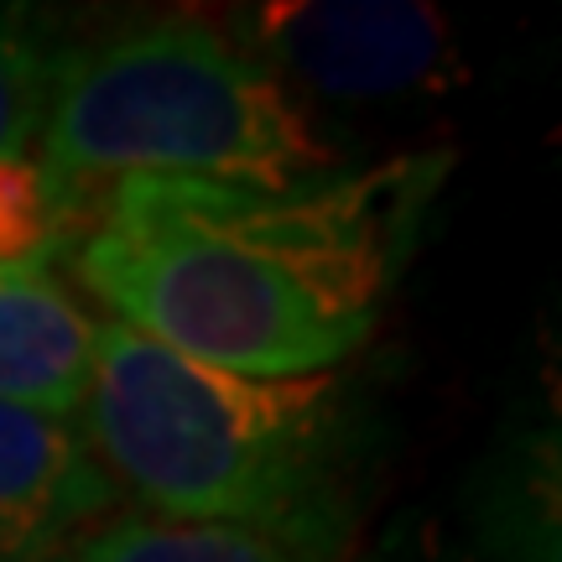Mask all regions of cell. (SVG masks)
I'll list each match as a JSON object with an SVG mask.
<instances>
[{
    "mask_svg": "<svg viewBox=\"0 0 562 562\" xmlns=\"http://www.w3.org/2000/svg\"><path fill=\"white\" fill-rule=\"evenodd\" d=\"M115 505L79 427L0 406V562H42Z\"/></svg>",
    "mask_w": 562,
    "mask_h": 562,
    "instance_id": "cell-5",
    "label": "cell"
},
{
    "mask_svg": "<svg viewBox=\"0 0 562 562\" xmlns=\"http://www.w3.org/2000/svg\"><path fill=\"white\" fill-rule=\"evenodd\" d=\"M37 167L68 224L121 182L292 188L339 172L292 89L203 21H151L68 53Z\"/></svg>",
    "mask_w": 562,
    "mask_h": 562,
    "instance_id": "cell-3",
    "label": "cell"
},
{
    "mask_svg": "<svg viewBox=\"0 0 562 562\" xmlns=\"http://www.w3.org/2000/svg\"><path fill=\"white\" fill-rule=\"evenodd\" d=\"M68 229L74 224L53 199L37 157L0 161V266H47Z\"/></svg>",
    "mask_w": 562,
    "mask_h": 562,
    "instance_id": "cell-10",
    "label": "cell"
},
{
    "mask_svg": "<svg viewBox=\"0 0 562 562\" xmlns=\"http://www.w3.org/2000/svg\"><path fill=\"white\" fill-rule=\"evenodd\" d=\"M448 157L292 188L121 182L79 281L131 334L250 381L328 375L385 313Z\"/></svg>",
    "mask_w": 562,
    "mask_h": 562,
    "instance_id": "cell-1",
    "label": "cell"
},
{
    "mask_svg": "<svg viewBox=\"0 0 562 562\" xmlns=\"http://www.w3.org/2000/svg\"><path fill=\"white\" fill-rule=\"evenodd\" d=\"M381 562H459V558H442V552H432V547H396V552H385Z\"/></svg>",
    "mask_w": 562,
    "mask_h": 562,
    "instance_id": "cell-11",
    "label": "cell"
},
{
    "mask_svg": "<svg viewBox=\"0 0 562 562\" xmlns=\"http://www.w3.org/2000/svg\"><path fill=\"white\" fill-rule=\"evenodd\" d=\"M100 323L47 266H0V406L74 422Z\"/></svg>",
    "mask_w": 562,
    "mask_h": 562,
    "instance_id": "cell-6",
    "label": "cell"
},
{
    "mask_svg": "<svg viewBox=\"0 0 562 562\" xmlns=\"http://www.w3.org/2000/svg\"><path fill=\"white\" fill-rule=\"evenodd\" d=\"M74 562H334L297 542L245 526L199 521H110L74 542Z\"/></svg>",
    "mask_w": 562,
    "mask_h": 562,
    "instance_id": "cell-8",
    "label": "cell"
},
{
    "mask_svg": "<svg viewBox=\"0 0 562 562\" xmlns=\"http://www.w3.org/2000/svg\"><path fill=\"white\" fill-rule=\"evenodd\" d=\"M63 63L68 47L53 21L21 5H0V161L32 157L58 94Z\"/></svg>",
    "mask_w": 562,
    "mask_h": 562,
    "instance_id": "cell-9",
    "label": "cell"
},
{
    "mask_svg": "<svg viewBox=\"0 0 562 562\" xmlns=\"http://www.w3.org/2000/svg\"><path fill=\"white\" fill-rule=\"evenodd\" d=\"M480 531L501 562H558V442L537 432L495 453Z\"/></svg>",
    "mask_w": 562,
    "mask_h": 562,
    "instance_id": "cell-7",
    "label": "cell"
},
{
    "mask_svg": "<svg viewBox=\"0 0 562 562\" xmlns=\"http://www.w3.org/2000/svg\"><path fill=\"white\" fill-rule=\"evenodd\" d=\"M83 448L167 521L245 526L318 558L349 531L360 412L334 375L250 381L100 323Z\"/></svg>",
    "mask_w": 562,
    "mask_h": 562,
    "instance_id": "cell-2",
    "label": "cell"
},
{
    "mask_svg": "<svg viewBox=\"0 0 562 562\" xmlns=\"http://www.w3.org/2000/svg\"><path fill=\"white\" fill-rule=\"evenodd\" d=\"M277 83L297 79L323 100H396L448 74V26L412 0L261 5L235 32Z\"/></svg>",
    "mask_w": 562,
    "mask_h": 562,
    "instance_id": "cell-4",
    "label": "cell"
}]
</instances>
